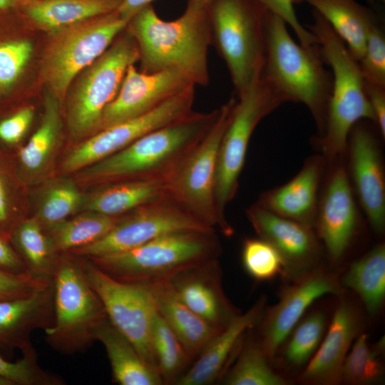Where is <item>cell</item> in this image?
I'll return each mask as SVG.
<instances>
[{
    "mask_svg": "<svg viewBox=\"0 0 385 385\" xmlns=\"http://www.w3.org/2000/svg\"><path fill=\"white\" fill-rule=\"evenodd\" d=\"M329 24L359 62L369 31L377 20L369 8L357 0H306Z\"/></svg>",
    "mask_w": 385,
    "mask_h": 385,
    "instance_id": "28",
    "label": "cell"
},
{
    "mask_svg": "<svg viewBox=\"0 0 385 385\" xmlns=\"http://www.w3.org/2000/svg\"><path fill=\"white\" fill-rule=\"evenodd\" d=\"M155 0H121L116 11L124 20L129 21L139 11L151 5Z\"/></svg>",
    "mask_w": 385,
    "mask_h": 385,
    "instance_id": "49",
    "label": "cell"
},
{
    "mask_svg": "<svg viewBox=\"0 0 385 385\" xmlns=\"http://www.w3.org/2000/svg\"><path fill=\"white\" fill-rule=\"evenodd\" d=\"M61 125L60 101L48 91L41 123L19 151L20 163L24 170L37 173L47 165L58 144Z\"/></svg>",
    "mask_w": 385,
    "mask_h": 385,
    "instance_id": "31",
    "label": "cell"
},
{
    "mask_svg": "<svg viewBox=\"0 0 385 385\" xmlns=\"http://www.w3.org/2000/svg\"><path fill=\"white\" fill-rule=\"evenodd\" d=\"M384 344L381 341L371 346L365 333L359 334L344 360L341 382L364 385L381 380L384 372L381 358Z\"/></svg>",
    "mask_w": 385,
    "mask_h": 385,
    "instance_id": "35",
    "label": "cell"
},
{
    "mask_svg": "<svg viewBox=\"0 0 385 385\" xmlns=\"http://www.w3.org/2000/svg\"><path fill=\"white\" fill-rule=\"evenodd\" d=\"M379 1L382 2V3H384L385 2V0H379Z\"/></svg>",
    "mask_w": 385,
    "mask_h": 385,
    "instance_id": "54",
    "label": "cell"
},
{
    "mask_svg": "<svg viewBox=\"0 0 385 385\" xmlns=\"http://www.w3.org/2000/svg\"><path fill=\"white\" fill-rule=\"evenodd\" d=\"M53 317V282L30 295L0 301V346L36 354L31 334L50 327Z\"/></svg>",
    "mask_w": 385,
    "mask_h": 385,
    "instance_id": "22",
    "label": "cell"
},
{
    "mask_svg": "<svg viewBox=\"0 0 385 385\" xmlns=\"http://www.w3.org/2000/svg\"><path fill=\"white\" fill-rule=\"evenodd\" d=\"M11 196L7 180L0 168V225L5 226L11 214Z\"/></svg>",
    "mask_w": 385,
    "mask_h": 385,
    "instance_id": "48",
    "label": "cell"
},
{
    "mask_svg": "<svg viewBox=\"0 0 385 385\" xmlns=\"http://www.w3.org/2000/svg\"><path fill=\"white\" fill-rule=\"evenodd\" d=\"M194 1H198V2H200V3H202V4L209 5L210 3L212 0H194Z\"/></svg>",
    "mask_w": 385,
    "mask_h": 385,
    "instance_id": "52",
    "label": "cell"
},
{
    "mask_svg": "<svg viewBox=\"0 0 385 385\" xmlns=\"http://www.w3.org/2000/svg\"><path fill=\"white\" fill-rule=\"evenodd\" d=\"M286 23L267 11L265 58L261 76L283 103H303L322 134L332 77L325 69L318 44L306 46L290 36Z\"/></svg>",
    "mask_w": 385,
    "mask_h": 385,
    "instance_id": "3",
    "label": "cell"
},
{
    "mask_svg": "<svg viewBox=\"0 0 385 385\" xmlns=\"http://www.w3.org/2000/svg\"><path fill=\"white\" fill-rule=\"evenodd\" d=\"M120 218L90 211L56 225L49 238L56 252L72 251L103 237Z\"/></svg>",
    "mask_w": 385,
    "mask_h": 385,
    "instance_id": "34",
    "label": "cell"
},
{
    "mask_svg": "<svg viewBox=\"0 0 385 385\" xmlns=\"http://www.w3.org/2000/svg\"><path fill=\"white\" fill-rule=\"evenodd\" d=\"M0 376L11 381L14 385H62L64 381L55 374L43 369L37 354H23L15 362L0 355Z\"/></svg>",
    "mask_w": 385,
    "mask_h": 385,
    "instance_id": "41",
    "label": "cell"
},
{
    "mask_svg": "<svg viewBox=\"0 0 385 385\" xmlns=\"http://www.w3.org/2000/svg\"><path fill=\"white\" fill-rule=\"evenodd\" d=\"M126 29L138 45L141 71L175 70L195 86L209 83L207 53L212 43L209 5L188 0L183 14L168 21L151 4L135 15Z\"/></svg>",
    "mask_w": 385,
    "mask_h": 385,
    "instance_id": "1",
    "label": "cell"
},
{
    "mask_svg": "<svg viewBox=\"0 0 385 385\" xmlns=\"http://www.w3.org/2000/svg\"><path fill=\"white\" fill-rule=\"evenodd\" d=\"M339 291L337 279L319 270L303 274L287 288L278 303L264 317L259 343L267 356L271 358L277 354L314 302L327 294H337Z\"/></svg>",
    "mask_w": 385,
    "mask_h": 385,
    "instance_id": "16",
    "label": "cell"
},
{
    "mask_svg": "<svg viewBox=\"0 0 385 385\" xmlns=\"http://www.w3.org/2000/svg\"><path fill=\"white\" fill-rule=\"evenodd\" d=\"M265 303L262 298L245 314L234 317L210 341L176 385H207L220 379L245 331L261 319Z\"/></svg>",
    "mask_w": 385,
    "mask_h": 385,
    "instance_id": "24",
    "label": "cell"
},
{
    "mask_svg": "<svg viewBox=\"0 0 385 385\" xmlns=\"http://www.w3.org/2000/svg\"><path fill=\"white\" fill-rule=\"evenodd\" d=\"M26 0H0V16L19 14Z\"/></svg>",
    "mask_w": 385,
    "mask_h": 385,
    "instance_id": "50",
    "label": "cell"
},
{
    "mask_svg": "<svg viewBox=\"0 0 385 385\" xmlns=\"http://www.w3.org/2000/svg\"><path fill=\"white\" fill-rule=\"evenodd\" d=\"M0 269L21 273L28 271L19 253L12 247L6 240L0 235Z\"/></svg>",
    "mask_w": 385,
    "mask_h": 385,
    "instance_id": "47",
    "label": "cell"
},
{
    "mask_svg": "<svg viewBox=\"0 0 385 385\" xmlns=\"http://www.w3.org/2000/svg\"><path fill=\"white\" fill-rule=\"evenodd\" d=\"M34 117L32 106H25L0 119V141L18 143L27 133Z\"/></svg>",
    "mask_w": 385,
    "mask_h": 385,
    "instance_id": "45",
    "label": "cell"
},
{
    "mask_svg": "<svg viewBox=\"0 0 385 385\" xmlns=\"http://www.w3.org/2000/svg\"><path fill=\"white\" fill-rule=\"evenodd\" d=\"M327 325L326 314L322 311L313 312L300 320L285 341L284 363L291 367L307 364L318 349Z\"/></svg>",
    "mask_w": 385,
    "mask_h": 385,
    "instance_id": "38",
    "label": "cell"
},
{
    "mask_svg": "<svg viewBox=\"0 0 385 385\" xmlns=\"http://www.w3.org/2000/svg\"><path fill=\"white\" fill-rule=\"evenodd\" d=\"M324 159L308 158L300 171L283 185L263 192L257 204L282 217L312 227L317 212V193Z\"/></svg>",
    "mask_w": 385,
    "mask_h": 385,
    "instance_id": "23",
    "label": "cell"
},
{
    "mask_svg": "<svg viewBox=\"0 0 385 385\" xmlns=\"http://www.w3.org/2000/svg\"><path fill=\"white\" fill-rule=\"evenodd\" d=\"M147 283L158 312L180 339L193 362L220 331L188 307L165 278Z\"/></svg>",
    "mask_w": 385,
    "mask_h": 385,
    "instance_id": "25",
    "label": "cell"
},
{
    "mask_svg": "<svg viewBox=\"0 0 385 385\" xmlns=\"http://www.w3.org/2000/svg\"><path fill=\"white\" fill-rule=\"evenodd\" d=\"M192 86L195 87L177 71L145 73L133 64L117 95L104 110L99 130L145 114Z\"/></svg>",
    "mask_w": 385,
    "mask_h": 385,
    "instance_id": "15",
    "label": "cell"
},
{
    "mask_svg": "<svg viewBox=\"0 0 385 385\" xmlns=\"http://www.w3.org/2000/svg\"><path fill=\"white\" fill-rule=\"evenodd\" d=\"M0 385H14V384L9 379L0 376Z\"/></svg>",
    "mask_w": 385,
    "mask_h": 385,
    "instance_id": "51",
    "label": "cell"
},
{
    "mask_svg": "<svg viewBox=\"0 0 385 385\" xmlns=\"http://www.w3.org/2000/svg\"><path fill=\"white\" fill-rule=\"evenodd\" d=\"M53 284L54 317L44 329L46 342L61 354L82 352L108 319L103 304L76 260L58 259Z\"/></svg>",
    "mask_w": 385,
    "mask_h": 385,
    "instance_id": "7",
    "label": "cell"
},
{
    "mask_svg": "<svg viewBox=\"0 0 385 385\" xmlns=\"http://www.w3.org/2000/svg\"><path fill=\"white\" fill-rule=\"evenodd\" d=\"M82 198L81 192L73 183H58L45 194L37 220L51 230L76 212L82 203Z\"/></svg>",
    "mask_w": 385,
    "mask_h": 385,
    "instance_id": "40",
    "label": "cell"
},
{
    "mask_svg": "<svg viewBox=\"0 0 385 385\" xmlns=\"http://www.w3.org/2000/svg\"><path fill=\"white\" fill-rule=\"evenodd\" d=\"M218 113L219 108L210 112L192 111L91 165L86 175L103 182L154 180L169 183Z\"/></svg>",
    "mask_w": 385,
    "mask_h": 385,
    "instance_id": "2",
    "label": "cell"
},
{
    "mask_svg": "<svg viewBox=\"0 0 385 385\" xmlns=\"http://www.w3.org/2000/svg\"><path fill=\"white\" fill-rule=\"evenodd\" d=\"M138 59L139 51L133 36L129 31L120 34L77 76L70 88L67 106L68 127L73 137L99 130L104 110L117 95L129 66Z\"/></svg>",
    "mask_w": 385,
    "mask_h": 385,
    "instance_id": "10",
    "label": "cell"
},
{
    "mask_svg": "<svg viewBox=\"0 0 385 385\" xmlns=\"http://www.w3.org/2000/svg\"><path fill=\"white\" fill-rule=\"evenodd\" d=\"M265 9L282 19L289 26L299 42L306 46L317 44L314 35L299 21L294 8V0H259Z\"/></svg>",
    "mask_w": 385,
    "mask_h": 385,
    "instance_id": "44",
    "label": "cell"
},
{
    "mask_svg": "<svg viewBox=\"0 0 385 385\" xmlns=\"http://www.w3.org/2000/svg\"><path fill=\"white\" fill-rule=\"evenodd\" d=\"M52 282L53 279L38 276L29 271L14 273L0 269V301L30 295Z\"/></svg>",
    "mask_w": 385,
    "mask_h": 385,
    "instance_id": "43",
    "label": "cell"
},
{
    "mask_svg": "<svg viewBox=\"0 0 385 385\" xmlns=\"http://www.w3.org/2000/svg\"><path fill=\"white\" fill-rule=\"evenodd\" d=\"M365 90L374 115V123L381 137H385V86L367 82Z\"/></svg>",
    "mask_w": 385,
    "mask_h": 385,
    "instance_id": "46",
    "label": "cell"
},
{
    "mask_svg": "<svg viewBox=\"0 0 385 385\" xmlns=\"http://www.w3.org/2000/svg\"><path fill=\"white\" fill-rule=\"evenodd\" d=\"M151 339L156 368L163 384H176L192 361L157 309L153 318Z\"/></svg>",
    "mask_w": 385,
    "mask_h": 385,
    "instance_id": "33",
    "label": "cell"
},
{
    "mask_svg": "<svg viewBox=\"0 0 385 385\" xmlns=\"http://www.w3.org/2000/svg\"><path fill=\"white\" fill-rule=\"evenodd\" d=\"M361 320L358 310L343 300L337 306L318 349L301 375L302 382L335 384L341 382L342 366L357 335Z\"/></svg>",
    "mask_w": 385,
    "mask_h": 385,
    "instance_id": "21",
    "label": "cell"
},
{
    "mask_svg": "<svg viewBox=\"0 0 385 385\" xmlns=\"http://www.w3.org/2000/svg\"><path fill=\"white\" fill-rule=\"evenodd\" d=\"M308 29L314 35L324 61L330 66L332 87L321 141L329 160L347 149L349 135L358 122L374 115L358 61L327 21L315 10Z\"/></svg>",
    "mask_w": 385,
    "mask_h": 385,
    "instance_id": "4",
    "label": "cell"
},
{
    "mask_svg": "<svg viewBox=\"0 0 385 385\" xmlns=\"http://www.w3.org/2000/svg\"><path fill=\"white\" fill-rule=\"evenodd\" d=\"M348 172L342 165L332 170L317 207L315 225L327 251L340 259L349 247L358 223V214Z\"/></svg>",
    "mask_w": 385,
    "mask_h": 385,
    "instance_id": "19",
    "label": "cell"
},
{
    "mask_svg": "<svg viewBox=\"0 0 385 385\" xmlns=\"http://www.w3.org/2000/svg\"><path fill=\"white\" fill-rule=\"evenodd\" d=\"M306 0H294V4H298V3H300V2H303V1H305Z\"/></svg>",
    "mask_w": 385,
    "mask_h": 385,
    "instance_id": "53",
    "label": "cell"
},
{
    "mask_svg": "<svg viewBox=\"0 0 385 385\" xmlns=\"http://www.w3.org/2000/svg\"><path fill=\"white\" fill-rule=\"evenodd\" d=\"M81 262L110 322L133 344L144 360L157 370L151 339L156 307L148 284L122 282L102 271L91 260Z\"/></svg>",
    "mask_w": 385,
    "mask_h": 385,
    "instance_id": "12",
    "label": "cell"
},
{
    "mask_svg": "<svg viewBox=\"0 0 385 385\" xmlns=\"http://www.w3.org/2000/svg\"><path fill=\"white\" fill-rule=\"evenodd\" d=\"M33 49L29 39L0 32V101H6L16 91Z\"/></svg>",
    "mask_w": 385,
    "mask_h": 385,
    "instance_id": "37",
    "label": "cell"
},
{
    "mask_svg": "<svg viewBox=\"0 0 385 385\" xmlns=\"http://www.w3.org/2000/svg\"><path fill=\"white\" fill-rule=\"evenodd\" d=\"M348 147L350 181L370 225L376 232H382L385 227V180L374 131L362 120L358 122L349 133Z\"/></svg>",
    "mask_w": 385,
    "mask_h": 385,
    "instance_id": "17",
    "label": "cell"
},
{
    "mask_svg": "<svg viewBox=\"0 0 385 385\" xmlns=\"http://www.w3.org/2000/svg\"><path fill=\"white\" fill-rule=\"evenodd\" d=\"M117 11L51 31L40 63L43 81L60 101L71 83L126 29Z\"/></svg>",
    "mask_w": 385,
    "mask_h": 385,
    "instance_id": "8",
    "label": "cell"
},
{
    "mask_svg": "<svg viewBox=\"0 0 385 385\" xmlns=\"http://www.w3.org/2000/svg\"><path fill=\"white\" fill-rule=\"evenodd\" d=\"M221 245L215 231L185 230L163 235L128 250L91 257L114 279L148 282L188 266L216 259Z\"/></svg>",
    "mask_w": 385,
    "mask_h": 385,
    "instance_id": "5",
    "label": "cell"
},
{
    "mask_svg": "<svg viewBox=\"0 0 385 385\" xmlns=\"http://www.w3.org/2000/svg\"><path fill=\"white\" fill-rule=\"evenodd\" d=\"M96 341L103 345L114 381L120 385H161L158 371L140 356L133 344L108 318L96 334Z\"/></svg>",
    "mask_w": 385,
    "mask_h": 385,
    "instance_id": "27",
    "label": "cell"
},
{
    "mask_svg": "<svg viewBox=\"0 0 385 385\" xmlns=\"http://www.w3.org/2000/svg\"><path fill=\"white\" fill-rule=\"evenodd\" d=\"M169 197L168 183L162 180L118 182L98 191L87 202L92 212L118 217L153 201Z\"/></svg>",
    "mask_w": 385,
    "mask_h": 385,
    "instance_id": "29",
    "label": "cell"
},
{
    "mask_svg": "<svg viewBox=\"0 0 385 385\" xmlns=\"http://www.w3.org/2000/svg\"><path fill=\"white\" fill-rule=\"evenodd\" d=\"M358 63L366 81L385 86V36L378 19L369 31L364 54Z\"/></svg>",
    "mask_w": 385,
    "mask_h": 385,
    "instance_id": "42",
    "label": "cell"
},
{
    "mask_svg": "<svg viewBox=\"0 0 385 385\" xmlns=\"http://www.w3.org/2000/svg\"><path fill=\"white\" fill-rule=\"evenodd\" d=\"M237 98L219 107L214 123L168 183V195L207 226L220 228L215 203V179L220 144Z\"/></svg>",
    "mask_w": 385,
    "mask_h": 385,
    "instance_id": "11",
    "label": "cell"
},
{
    "mask_svg": "<svg viewBox=\"0 0 385 385\" xmlns=\"http://www.w3.org/2000/svg\"><path fill=\"white\" fill-rule=\"evenodd\" d=\"M259 342H247L225 377L227 385H284L287 381L273 371Z\"/></svg>",
    "mask_w": 385,
    "mask_h": 385,
    "instance_id": "36",
    "label": "cell"
},
{
    "mask_svg": "<svg viewBox=\"0 0 385 385\" xmlns=\"http://www.w3.org/2000/svg\"><path fill=\"white\" fill-rule=\"evenodd\" d=\"M282 103L262 76L237 96L220 144L215 179V209L225 236L233 234L225 211L237 192L251 136L262 118Z\"/></svg>",
    "mask_w": 385,
    "mask_h": 385,
    "instance_id": "9",
    "label": "cell"
},
{
    "mask_svg": "<svg viewBox=\"0 0 385 385\" xmlns=\"http://www.w3.org/2000/svg\"><path fill=\"white\" fill-rule=\"evenodd\" d=\"M215 231L203 224L169 197L145 204L121 217L103 237L71 252L96 257L130 250L168 233L185 231Z\"/></svg>",
    "mask_w": 385,
    "mask_h": 385,
    "instance_id": "13",
    "label": "cell"
},
{
    "mask_svg": "<svg viewBox=\"0 0 385 385\" xmlns=\"http://www.w3.org/2000/svg\"><path fill=\"white\" fill-rule=\"evenodd\" d=\"M11 240L29 272L53 279L58 259L49 237L43 233L37 219L21 222L13 231Z\"/></svg>",
    "mask_w": 385,
    "mask_h": 385,
    "instance_id": "32",
    "label": "cell"
},
{
    "mask_svg": "<svg viewBox=\"0 0 385 385\" xmlns=\"http://www.w3.org/2000/svg\"><path fill=\"white\" fill-rule=\"evenodd\" d=\"M246 215L258 237L271 243L282 255L286 274L309 272L319 252L312 227L278 215L257 203L250 205Z\"/></svg>",
    "mask_w": 385,
    "mask_h": 385,
    "instance_id": "20",
    "label": "cell"
},
{
    "mask_svg": "<svg viewBox=\"0 0 385 385\" xmlns=\"http://www.w3.org/2000/svg\"><path fill=\"white\" fill-rule=\"evenodd\" d=\"M342 283L359 296L371 315L376 314L385 299L384 245L375 246L353 262Z\"/></svg>",
    "mask_w": 385,
    "mask_h": 385,
    "instance_id": "30",
    "label": "cell"
},
{
    "mask_svg": "<svg viewBox=\"0 0 385 385\" xmlns=\"http://www.w3.org/2000/svg\"><path fill=\"white\" fill-rule=\"evenodd\" d=\"M195 86L168 99L152 111L99 130L74 148L65 158L63 169L73 172L123 149L137 139L192 112Z\"/></svg>",
    "mask_w": 385,
    "mask_h": 385,
    "instance_id": "14",
    "label": "cell"
},
{
    "mask_svg": "<svg viewBox=\"0 0 385 385\" xmlns=\"http://www.w3.org/2000/svg\"><path fill=\"white\" fill-rule=\"evenodd\" d=\"M121 0H26L20 15L52 31L115 11Z\"/></svg>",
    "mask_w": 385,
    "mask_h": 385,
    "instance_id": "26",
    "label": "cell"
},
{
    "mask_svg": "<svg viewBox=\"0 0 385 385\" xmlns=\"http://www.w3.org/2000/svg\"><path fill=\"white\" fill-rule=\"evenodd\" d=\"M267 10L259 0H212V43L225 62L237 95L261 76L265 58Z\"/></svg>",
    "mask_w": 385,
    "mask_h": 385,
    "instance_id": "6",
    "label": "cell"
},
{
    "mask_svg": "<svg viewBox=\"0 0 385 385\" xmlns=\"http://www.w3.org/2000/svg\"><path fill=\"white\" fill-rule=\"evenodd\" d=\"M165 278L188 307L220 331L239 314L224 294L217 258L188 266Z\"/></svg>",
    "mask_w": 385,
    "mask_h": 385,
    "instance_id": "18",
    "label": "cell"
},
{
    "mask_svg": "<svg viewBox=\"0 0 385 385\" xmlns=\"http://www.w3.org/2000/svg\"><path fill=\"white\" fill-rule=\"evenodd\" d=\"M242 261L246 272L259 281L272 279L286 271L285 261L280 252L260 237L244 240Z\"/></svg>",
    "mask_w": 385,
    "mask_h": 385,
    "instance_id": "39",
    "label": "cell"
}]
</instances>
